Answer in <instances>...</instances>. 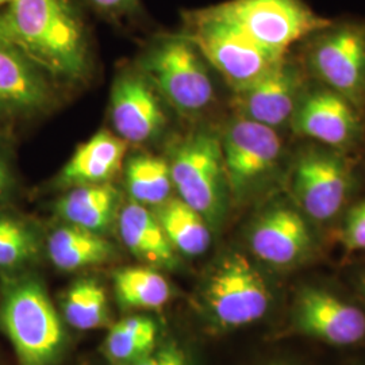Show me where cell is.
<instances>
[{
  "label": "cell",
  "instance_id": "16",
  "mask_svg": "<svg viewBox=\"0 0 365 365\" xmlns=\"http://www.w3.org/2000/svg\"><path fill=\"white\" fill-rule=\"evenodd\" d=\"M51 102L52 90L43 72L0 36V108L30 113Z\"/></svg>",
  "mask_w": 365,
  "mask_h": 365
},
{
  "label": "cell",
  "instance_id": "17",
  "mask_svg": "<svg viewBox=\"0 0 365 365\" xmlns=\"http://www.w3.org/2000/svg\"><path fill=\"white\" fill-rule=\"evenodd\" d=\"M126 143L110 131L101 130L78 146L61 170L60 182L68 187L105 184L117 173Z\"/></svg>",
  "mask_w": 365,
  "mask_h": 365
},
{
  "label": "cell",
  "instance_id": "20",
  "mask_svg": "<svg viewBox=\"0 0 365 365\" xmlns=\"http://www.w3.org/2000/svg\"><path fill=\"white\" fill-rule=\"evenodd\" d=\"M48 252L53 264L63 271H78L111 260L113 245L101 233L75 225L61 226L48 240Z\"/></svg>",
  "mask_w": 365,
  "mask_h": 365
},
{
  "label": "cell",
  "instance_id": "10",
  "mask_svg": "<svg viewBox=\"0 0 365 365\" xmlns=\"http://www.w3.org/2000/svg\"><path fill=\"white\" fill-rule=\"evenodd\" d=\"M229 192L244 196L269 182L280 170L284 146L277 131L238 117L221 137Z\"/></svg>",
  "mask_w": 365,
  "mask_h": 365
},
{
  "label": "cell",
  "instance_id": "11",
  "mask_svg": "<svg viewBox=\"0 0 365 365\" xmlns=\"http://www.w3.org/2000/svg\"><path fill=\"white\" fill-rule=\"evenodd\" d=\"M292 327L304 337L333 346H352L365 339V314L327 288L303 286L292 306Z\"/></svg>",
  "mask_w": 365,
  "mask_h": 365
},
{
  "label": "cell",
  "instance_id": "5",
  "mask_svg": "<svg viewBox=\"0 0 365 365\" xmlns=\"http://www.w3.org/2000/svg\"><path fill=\"white\" fill-rule=\"evenodd\" d=\"M306 41V66L324 87L365 107V25L329 22Z\"/></svg>",
  "mask_w": 365,
  "mask_h": 365
},
{
  "label": "cell",
  "instance_id": "15",
  "mask_svg": "<svg viewBox=\"0 0 365 365\" xmlns=\"http://www.w3.org/2000/svg\"><path fill=\"white\" fill-rule=\"evenodd\" d=\"M111 120L125 143L156 138L165 126V115L148 80L130 73L118 78L111 95Z\"/></svg>",
  "mask_w": 365,
  "mask_h": 365
},
{
  "label": "cell",
  "instance_id": "29",
  "mask_svg": "<svg viewBox=\"0 0 365 365\" xmlns=\"http://www.w3.org/2000/svg\"><path fill=\"white\" fill-rule=\"evenodd\" d=\"M98 10L106 14H123L137 7L138 0H90Z\"/></svg>",
  "mask_w": 365,
  "mask_h": 365
},
{
  "label": "cell",
  "instance_id": "3",
  "mask_svg": "<svg viewBox=\"0 0 365 365\" xmlns=\"http://www.w3.org/2000/svg\"><path fill=\"white\" fill-rule=\"evenodd\" d=\"M170 179L179 197L196 210L210 226L220 225L226 211V180L221 137L210 130L187 134L170 155Z\"/></svg>",
  "mask_w": 365,
  "mask_h": 365
},
{
  "label": "cell",
  "instance_id": "21",
  "mask_svg": "<svg viewBox=\"0 0 365 365\" xmlns=\"http://www.w3.org/2000/svg\"><path fill=\"white\" fill-rule=\"evenodd\" d=\"M156 217L175 250L195 257L209 249V223L180 197L168 199L160 205Z\"/></svg>",
  "mask_w": 365,
  "mask_h": 365
},
{
  "label": "cell",
  "instance_id": "18",
  "mask_svg": "<svg viewBox=\"0 0 365 365\" xmlns=\"http://www.w3.org/2000/svg\"><path fill=\"white\" fill-rule=\"evenodd\" d=\"M119 235L131 253L155 267H172L176 250L163 230L156 214L140 203L131 202L118 217Z\"/></svg>",
  "mask_w": 365,
  "mask_h": 365
},
{
  "label": "cell",
  "instance_id": "31",
  "mask_svg": "<svg viewBox=\"0 0 365 365\" xmlns=\"http://www.w3.org/2000/svg\"><path fill=\"white\" fill-rule=\"evenodd\" d=\"M359 292L361 294L363 299L365 300V277H361L359 282Z\"/></svg>",
  "mask_w": 365,
  "mask_h": 365
},
{
  "label": "cell",
  "instance_id": "8",
  "mask_svg": "<svg viewBox=\"0 0 365 365\" xmlns=\"http://www.w3.org/2000/svg\"><path fill=\"white\" fill-rule=\"evenodd\" d=\"M143 69L148 80L180 113L196 114L212 102L214 87L203 56L187 36L158 42L145 56Z\"/></svg>",
  "mask_w": 365,
  "mask_h": 365
},
{
  "label": "cell",
  "instance_id": "7",
  "mask_svg": "<svg viewBox=\"0 0 365 365\" xmlns=\"http://www.w3.org/2000/svg\"><path fill=\"white\" fill-rule=\"evenodd\" d=\"M352 170L337 149L309 146L295 156L289 168L294 205L309 221L334 220L352 191Z\"/></svg>",
  "mask_w": 365,
  "mask_h": 365
},
{
  "label": "cell",
  "instance_id": "26",
  "mask_svg": "<svg viewBox=\"0 0 365 365\" xmlns=\"http://www.w3.org/2000/svg\"><path fill=\"white\" fill-rule=\"evenodd\" d=\"M38 250V237L30 225L15 217L0 215V268L25 265Z\"/></svg>",
  "mask_w": 365,
  "mask_h": 365
},
{
  "label": "cell",
  "instance_id": "32",
  "mask_svg": "<svg viewBox=\"0 0 365 365\" xmlns=\"http://www.w3.org/2000/svg\"><path fill=\"white\" fill-rule=\"evenodd\" d=\"M13 0H0V4H10Z\"/></svg>",
  "mask_w": 365,
  "mask_h": 365
},
{
  "label": "cell",
  "instance_id": "1",
  "mask_svg": "<svg viewBox=\"0 0 365 365\" xmlns=\"http://www.w3.org/2000/svg\"><path fill=\"white\" fill-rule=\"evenodd\" d=\"M0 36L53 78L78 81L88 72L84 27L69 0H13L0 14Z\"/></svg>",
  "mask_w": 365,
  "mask_h": 365
},
{
  "label": "cell",
  "instance_id": "6",
  "mask_svg": "<svg viewBox=\"0 0 365 365\" xmlns=\"http://www.w3.org/2000/svg\"><path fill=\"white\" fill-rule=\"evenodd\" d=\"M214 7L249 38L280 57L330 22L303 0H230Z\"/></svg>",
  "mask_w": 365,
  "mask_h": 365
},
{
  "label": "cell",
  "instance_id": "14",
  "mask_svg": "<svg viewBox=\"0 0 365 365\" xmlns=\"http://www.w3.org/2000/svg\"><path fill=\"white\" fill-rule=\"evenodd\" d=\"M291 126L302 137L331 149L352 145L361 133L356 108L324 86L303 91Z\"/></svg>",
  "mask_w": 365,
  "mask_h": 365
},
{
  "label": "cell",
  "instance_id": "24",
  "mask_svg": "<svg viewBox=\"0 0 365 365\" xmlns=\"http://www.w3.org/2000/svg\"><path fill=\"white\" fill-rule=\"evenodd\" d=\"M119 302L133 309H160L170 299V288L163 274L150 268H125L114 276Z\"/></svg>",
  "mask_w": 365,
  "mask_h": 365
},
{
  "label": "cell",
  "instance_id": "33",
  "mask_svg": "<svg viewBox=\"0 0 365 365\" xmlns=\"http://www.w3.org/2000/svg\"><path fill=\"white\" fill-rule=\"evenodd\" d=\"M272 365H291V364H283V363H277V364H272Z\"/></svg>",
  "mask_w": 365,
  "mask_h": 365
},
{
  "label": "cell",
  "instance_id": "27",
  "mask_svg": "<svg viewBox=\"0 0 365 365\" xmlns=\"http://www.w3.org/2000/svg\"><path fill=\"white\" fill-rule=\"evenodd\" d=\"M339 238L342 245L352 252L365 250V200L353 206L345 215Z\"/></svg>",
  "mask_w": 365,
  "mask_h": 365
},
{
  "label": "cell",
  "instance_id": "25",
  "mask_svg": "<svg viewBox=\"0 0 365 365\" xmlns=\"http://www.w3.org/2000/svg\"><path fill=\"white\" fill-rule=\"evenodd\" d=\"M63 310L66 322L78 330L98 329L108 322L105 289L91 279L80 280L68 289Z\"/></svg>",
  "mask_w": 365,
  "mask_h": 365
},
{
  "label": "cell",
  "instance_id": "2",
  "mask_svg": "<svg viewBox=\"0 0 365 365\" xmlns=\"http://www.w3.org/2000/svg\"><path fill=\"white\" fill-rule=\"evenodd\" d=\"M0 324L21 365H51L64 344L61 319L36 279H16L7 286Z\"/></svg>",
  "mask_w": 365,
  "mask_h": 365
},
{
  "label": "cell",
  "instance_id": "30",
  "mask_svg": "<svg viewBox=\"0 0 365 365\" xmlns=\"http://www.w3.org/2000/svg\"><path fill=\"white\" fill-rule=\"evenodd\" d=\"M9 172L7 168L4 167V164L0 161V196L4 194V191L7 190V185H9Z\"/></svg>",
  "mask_w": 365,
  "mask_h": 365
},
{
  "label": "cell",
  "instance_id": "9",
  "mask_svg": "<svg viewBox=\"0 0 365 365\" xmlns=\"http://www.w3.org/2000/svg\"><path fill=\"white\" fill-rule=\"evenodd\" d=\"M205 302L220 327L237 329L260 321L271 309L272 294L257 268L242 255L233 253L210 274Z\"/></svg>",
  "mask_w": 365,
  "mask_h": 365
},
{
  "label": "cell",
  "instance_id": "13",
  "mask_svg": "<svg viewBox=\"0 0 365 365\" xmlns=\"http://www.w3.org/2000/svg\"><path fill=\"white\" fill-rule=\"evenodd\" d=\"M303 91L302 69L286 56L264 76L235 91V105L240 117L277 130L291 123Z\"/></svg>",
  "mask_w": 365,
  "mask_h": 365
},
{
  "label": "cell",
  "instance_id": "23",
  "mask_svg": "<svg viewBox=\"0 0 365 365\" xmlns=\"http://www.w3.org/2000/svg\"><path fill=\"white\" fill-rule=\"evenodd\" d=\"M156 336V325L150 318H125L110 329L105 341L106 356L117 364H130L155 349Z\"/></svg>",
  "mask_w": 365,
  "mask_h": 365
},
{
  "label": "cell",
  "instance_id": "28",
  "mask_svg": "<svg viewBox=\"0 0 365 365\" xmlns=\"http://www.w3.org/2000/svg\"><path fill=\"white\" fill-rule=\"evenodd\" d=\"M128 365H187V361L184 353L179 348L170 345L157 351L153 349L143 359Z\"/></svg>",
  "mask_w": 365,
  "mask_h": 365
},
{
  "label": "cell",
  "instance_id": "4",
  "mask_svg": "<svg viewBox=\"0 0 365 365\" xmlns=\"http://www.w3.org/2000/svg\"><path fill=\"white\" fill-rule=\"evenodd\" d=\"M187 37L235 91L264 76L286 57L264 49L215 7L191 15V33Z\"/></svg>",
  "mask_w": 365,
  "mask_h": 365
},
{
  "label": "cell",
  "instance_id": "12",
  "mask_svg": "<svg viewBox=\"0 0 365 365\" xmlns=\"http://www.w3.org/2000/svg\"><path fill=\"white\" fill-rule=\"evenodd\" d=\"M249 247L259 260L276 268H292L314 249L309 220L295 205L277 202L264 210L249 232Z\"/></svg>",
  "mask_w": 365,
  "mask_h": 365
},
{
  "label": "cell",
  "instance_id": "22",
  "mask_svg": "<svg viewBox=\"0 0 365 365\" xmlns=\"http://www.w3.org/2000/svg\"><path fill=\"white\" fill-rule=\"evenodd\" d=\"M126 185L133 202L143 206L163 205L173 188L170 163L149 155L133 157L126 164Z\"/></svg>",
  "mask_w": 365,
  "mask_h": 365
},
{
  "label": "cell",
  "instance_id": "19",
  "mask_svg": "<svg viewBox=\"0 0 365 365\" xmlns=\"http://www.w3.org/2000/svg\"><path fill=\"white\" fill-rule=\"evenodd\" d=\"M119 192L108 182L73 187L58 203V214L69 225L102 233L114 220Z\"/></svg>",
  "mask_w": 365,
  "mask_h": 365
}]
</instances>
